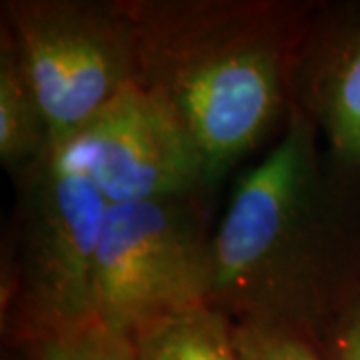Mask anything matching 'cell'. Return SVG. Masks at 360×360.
<instances>
[{
    "instance_id": "6da1fadb",
    "label": "cell",
    "mask_w": 360,
    "mask_h": 360,
    "mask_svg": "<svg viewBox=\"0 0 360 360\" xmlns=\"http://www.w3.org/2000/svg\"><path fill=\"white\" fill-rule=\"evenodd\" d=\"M360 292V174L335 167L290 106L278 142L245 172L212 236L210 307L232 322L312 338Z\"/></svg>"
},
{
    "instance_id": "7a4b0ae2",
    "label": "cell",
    "mask_w": 360,
    "mask_h": 360,
    "mask_svg": "<svg viewBox=\"0 0 360 360\" xmlns=\"http://www.w3.org/2000/svg\"><path fill=\"white\" fill-rule=\"evenodd\" d=\"M136 84L176 118L219 182L290 112V68L316 0H120Z\"/></svg>"
},
{
    "instance_id": "3957f363",
    "label": "cell",
    "mask_w": 360,
    "mask_h": 360,
    "mask_svg": "<svg viewBox=\"0 0 360 360\" xmlns=\"http://www.w3.org/2000/svg\"><path fill=\"white\" fill-rule=\"evenodd\" d=\"M16 184L2 236V348L26 350L94 319V262L108 200L66 146Z\"/></svg>"
},
{
    "instance_id": "277c9868",
    "label": "cell",
    "mask_w": 360,
    "mask_h": 360,
    "mask_svg": "<svg viewBox=\"0 0 360 360\" xmlns=\"http://www.w3.org/2000/svg\"><path fill=\"white\" fill-rule=\"evenodd\" d=\"M214 193L108 205L94 262V319L134 336L210 307Z\"/></svg>"
},
{
    "instance_id": "5b68a950",
    "label": "cell",
    "mask_w": 360,
    "mask_h": 360,
    "mask_svg": "<svg viewBox=\"0 0 360 360\" xmlns=\"http://www.w3.org/2000/svg\"><path fill=\"white\" fill-rule=\"evenodd\" d=\"M4 30L65 146L136 84V34L120 0H2Z\"/></svg>"
},
{
    "instance_id": "8992f818",
    "label": "cell",
    "mask_w": 360,
    "mask_h": 360,
    "mask_svg": "<svg viewBox=\"0 0 360 360\" xmlns=\"http://www.w3.org/2000/svg\"><path fill=\"white\" fill-rule=\"evenodd\" d=\"M65 146L108 205L217 191L193 139L139 84Z\"/></svg>"
},
{
    "instance_id": "52a82bcc",
    "label": "cell",
    "mask_w": 360,
    "mask_h": 360,
    "mask_svg": "<svg viewBox=\"0 0 360 360\" xmlns=\"http://www.w3.org/2000/svg\"><path fill=\"white\" fill-rule=\"evenodd\" d=\"M290 106L335 167L360 174V0H316L292 58Z\"/></svg>"
},
{
    "instance_id": "ba28073f",
    "label": "cell",
    "mask_w": 360,
    "mask_h": 360,
    "mask_svg": "<svg viewBox=\"0 0 360 360\" xmlns=\"http://www.w3.org/2000/svg\"><path fill=\"white\" fill-rule=\"evenodd\" d=\"M54 148L46 116L11 37L0 30V165L18 182Z\"/></svg>"
},
{
    "instance_id": "9c48e42d",
    "label": "cell",
    "mask_w": 360,
    "mask_h": 360,
    "mask_svg": "<svg viewBox=\"0 0 360 360\" xmlns=\"http://www.w3.org/2000/svg\"><path fill=\"white\" fill-rule=\"evenodd\" d=\"M132 338L139 360H238L234 322L212 307L153 322Z\"/></svg>"
},
{
    "instance_id": "30bf717a",
    "label": "cell",
    "mask_w": 360,
    "mask_h": 360,
    "mask_svg": "<svg viewBox=\"0 0 360 360\" xmlns=\"http://www.w3.org/2000/svg\"><path fill=\"white\" fill-rule=\"evenodd\" d=\"M22 352L32 360H139L134 338L101 321Z\"/></svg>"
},
{
    "instance_id": "8fae6325",
    "label": "cell",
    "mask_w": 360,
    "mask_h": 360,
    "mask_svg": "<svg viewBox=\"0 0 360 360\" xmlns=\"http://www.w3.org/2000/svg\"><path fill=\"white\" fill-rule=\"evenodd\" d=\"M238 360H326L316 338L283 324L234 322Z\"/></svg>"
},
{
    "instance_id": "7c38bea8",
    "label": "cell",
    "mask_w": 360,
    "mask_h": 360,
    "mask_svg": "<svg viewBox=\"0 0 360 360\" xmlns=\"http://www.w3.org/2000/svg\"><path fill=\"white\" fill-rule=\"evenodd\" d=\"M326 360H360V292L319 335Z\"/></svg>"
},
{
    "instance_id": "4fadbf2b",
    "label": "cell",
    "mask_w": 360,
    "mask_h": 360,
    "mask_svg": "<svg viewBox=\"0 0 360 360\" xmlns=\"http://www.w3.org/2000/svg\"><path fill=\"white\" fill-rule=\"evenodd\" d=\"M2 360H32L22 350H13V348H2Z\"/></svg>"
}]
</instances>
